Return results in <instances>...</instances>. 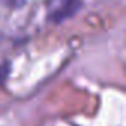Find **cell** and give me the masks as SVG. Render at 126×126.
I'll return each instance as SVG.
<instances>
[{
    "label": "cell",
    "mask_w": 126,
    "mask_h": 126,
    "mask_svg": "<svg viewBox=\"0 0 126 126\" xmlns=\"http://www.w3.org/2000/svg\"><path fill=\"white\" fill-rule=\"evenodd\" d=\"M80 9V0H52L47 8V18L52 22H62Z\"/></svg>",
    "instance_id": "cell-1"
},
{
    "label": "cell",
    "mask_w": 126,
    "mask_h": 126,
    "mask_svg": "<svg viewBox=\"0 0 126 126\" xmlns=\"http://www.w3.org/2000/svg\"><path fill=\"white\" fill-rule=\"evenodd\" d=\"M2 2L9 5V6H21L24 3V0H2Z\"/></svg>",
    "instance_id": "cell-2"
}]
</instances>
